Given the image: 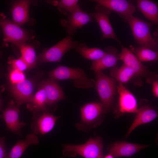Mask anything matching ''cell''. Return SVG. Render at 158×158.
I'll return each mask as SVG.
<instances>
[{
	"label": "cell",
	"instance_id": "obj_1",
	"mask_svg": "<svg viewBox=\"0 0 158 158\" xmlns=\"http://www.w3.org/2000/svg\"><path fill=\"white\" fill-rule=\"evenodd\" d=\"M124 19L129 24L135 42L138 45L157 51L158 41L152 37L151 32L153 23L133 15Z\"/></svg>",
	"mask_w": 158,
	"mask_h": 158
},
{
	"label": "cell",
	"instance_id": "obj_2",
	"mask_svg": "<svg viewBox=\"0 0 158 158\" xmlns=\"http://www.w3.org/2000/svg\"><path fill=\"white\" fill-rule=\"evenodd\" d=\"M48 75L50 78L56 80H73L74 86L77 88L87 89L95 86V80L89 78L84 70L79 68L59 65L48 72Z\"/></svg>",
	"mask_w": 158,
	"mask_h": 158
},
{
	"label": "cell",
	"instance_id": "obj_3",
	"mask_svg": "<svg viewBox=\"0 0 158 158\" xmlns=\"http://www.w3.org/2000/svg\"><path fill=\"white\" fill-rule=\"evenodd\" d=\"M103 147L101 138H90L83 144L64 145L63 154L69 157L78 154L85 158H103Z\"/></svg>",
	"mask_w": 158,
	"mask_h": 158
},
{
	"label": "cell",
	"instance_id": "obj_4",
	"mask_svg": "<svg viewBox=\"0 0 158 158\" xmlns=\"http://www.w3.org/2000/svg\"><path fill=\"white\" fill-rule=\"evenodd\" d=\"M96 80L95 86L98 93L104 112L111 108L116 93V80L102 71L95 72Z\"/></svg>",
	"mask_w": 158,
	"mask_h": 158
},
{
	"label": "cell",
	"instance_id": "obj_5",
	"mask_svg": "<svg viewBox=\"0 0 158 158\" xmlns=\"http://www.w3.org/2000/svg\"><path fill=\"white\" fill-rule=\"evenodd\" d=\"M79 43L73 40L72 37L68 35L38 55L37 61L40 63L60 62L66 53L71 49H75Z\"/></svg>",
	"mask_w": 158,
	"mask_h": 158
},
{
	"label": "cell",
	"instance_id": "obj_6",
	"mask_svg": "<svg viewBox=\"0 0 158 158\" xmlns=\"http://www.w3.org/2000/svg\"><path fill=\"white\" fill-rule=\"evenodd\" d=\"M0 25L4 33V44L11 42L15 44L30 40V36L28 32L4 17L0 19Z\"/></svg>",
	"mask_w": 158,
	"mask_h": 158
},
{
	"label": "cell",
	"instance_id": "obj_7",
	"mask_svg": "<svg viewBox=\"0 0 158 158\" xmlns=\"http://www.w3.org/2000/svg\"><path fill=\"white\" fill-rule=\"evenodd\" d=\"M112 11L104 6L97 4L95 11L89 13L98 23L102 32V40L111 39L120 42L116 35L109 19Z\"/></svg>",
	"mask_w": 158,
	"mask_h": 158
},
{
	"label": "cell",
	"instance_id": "obj_8",
	"mask_svg": "<svg viewBox=\"0 0 158 158\" xmlns=\"http://www.w3.org/2000/svg\"><path fill=\"white\" fill-rule=\"evenodd\" d=\"M68 15L67 19L61 20V23L66 28L68 35L71 36L74 35L77 29L93 21L90 14L83 11L80 7Z\"/></svg>",
	"mask_w": 158,
	"mask_h": 158
},
{
	"label": "cell",
	"instance_id": "obj_9",
	"mask_svg": "<svg viewBox=\"0 0 158 158\" xmlns=\"http://www.w3.org/2000/svg\"><path fill=\"white\" fill-rule=\"evenodd\" d=\"M34 84L31 80L25 79L16 84L11 85V91L17 106L29 103L33 97Z\"/></svg>",
	"mask_w": 158,
	"mask_h": 158
},
{
	"label": "cell",
	"instance_id": "obj_10",
	"mask_svg": "<svg viewBox=\"0 0 158 158\" xmlns=\"http://www.w3.org/2000/svg\"><path fill=\"white\" fill-rule=\"evenodd\" d=\"M121 50L118 54L119 59L133 73L135 76H144L147 75L148 70L147 67L143 65L128 49L123 46L121 42Z\"/></svg>",
	"mask_w": 158,
	"mask_h": 158
},
{
	"label": "cell",
	"instance_id": "obj_11",
	"mask_svg": "<svg viewBox=\"0 0 158 158\" xmlns=\"http://www.w3.org/2000/svg\"><path fill=\"white\" fill-rule=\"evenodd\" d=\"M59 118L46 111L41 114H35L31 125L33 133L36 135L48 133L53 129Z\"/></svg>",
	"mask_w": 158,
	"mask_h": 158
},
{
	"label": "cell",
	"instance_id": "obj_12",
	"mask_svg": "<svg viewBox=\"0 0 158 158\" xmlns=\"http://www.w3.org/2000/svg\"><path fill=\"white\" fill-rule=\"evenodd\" d=\"M92 1L100 4L111 11L118 13L124 19L132 16L136 6L125 0H93Z\"/></svg>",
	"mask_w": 158,
	"mask_h": 158
},
{
	"label": "cell",
	"instance_id": "obj_13",
	"mask_svg": "<svg viewBox=\"0 0 158 158\" xmlns=\"http://www.w3.org/2000/svg\"><path fill=\"white\" fill-rule=\"evenodd\" d=\"M20 111L13 100L11 101L3 113V118L8 129L16 135L21 134V128L25 123L20 122L19 115Z\"/></svg>",
	"mask_w": 158,
	"mask_h": 158
},
{
	"label": "cell",
	"instance_id": "obj_14",
	"mask_svg": "<svg viewBox=\"0 0 158 158\" xmlns=\"http://www.w3.org/2000/svg\"><path fill=\"white\" fill-rule=\"evenodd\" d=\"M119 95L118 113H135L137 110L136 99L123 84L119 83L117 86Z\"/></svg>",
	"mask_w": 158,
	"mask_h": 158
},
{
	"label": "cell",
	"instance_id": "obj_15",
	"mask_svg": "<svg viewBox=\"0 0 158 158\" xmlns=\"http://www.w3.org/2000/svg\"><path fill=\"white\" fill-rule=\"evenodd\" d=\"M105 54L100 59L93 61L90 69L95 72L102 71L106 69L115 67L119 58L118 51L115 47L110 46L105 48Z\"/></svg>",
	"mask_w": 158,
	"mask_h": 158
},
{
	"label": "cell",
	"instance_id": "obj_16",
	"mask_svg": "<svg viewBox=\"0 0 158 158\" xmlns=\"http://www.w3.org/2000/svg\"><path fill=\"white\" fill-rule=\"evenodd\" d=\"M39 86L43 88L46 93L47 106L53 105L66 98L63 90L56 80L50 78L43 80L39 84Z\"/></svg>",
	"mask_w": 158,
	"mask_h": 158
},
{
	"label": "cell",
	"instance_id": "obj_17",
	"mask_svg": "<svg viewBox=\"0 0 158 158\" xmlns=\"http://www.w3.org/2000/svg\"><path fill=\"white\" fill-rule=\"evenodd\" d=\"M122 142L113 143L109 150V154L114 157H130L141 150L150 146Z\"/></svg>",
	"mask_w": 158,
	"mask_h": 158
},
{
	"label": "cell",
	"instance_id": "obj_18",
	"mask_svg": "<svg viewBox=\"0 0 158 158\" xmlns=\"http://www.w3.org/2000/svg\"><path fill=\"white\" fill-rule=\"evenodd\" d=\"M135 113V117L127 133L126 138L137 127L150 122L158 116L157 112L147 105L142 106L138 109Z\"/></svg>",
	"mask_w": 158,
	"mask_h": 158
},
{
	"label": "cell",
	"instance_id": "obj_19",
	"mask_svg": "<svg viewBox=\"0 0 158 158\" xmlns=\"http://www.w3.org/2000/svg\"><path fill=\"white\" fill-rule=\"evenodd\" d=\"M103 112V107L101 103L86 104L80 109L81 121L83 123L90 124L97 121Z\"/></svg>",
	"mask_w": 158,
	"mask_h": 158
},
{
	"label": "cell",
	"instance_id": "obj_20",
	"mask_svg": "<svg viewBox=\"0 0 158 158\" xmlns=\"http://www.w3.org/2000/svg\"><path fill=\"white\" fill-rule=\"evenodd\" d=\"M30 5V1L28 0H20L13 3L11 13L14 23L19 25H22L29 20Z\"/></svg>",
	"mask_w": 158,
	"mask_h": 158
},
{
	"label": "cell",
	"instance_id": "obj_21",
	"mask_svg": "<svg viewBox=\"0 0 158 158\" xmlns=\"http://www.w3.org/2000/svg\"><path fill=\"white\" fill-rule=\"evenodd\" d=\"M39 140L36 135L28 134L26 139L18 140L8 154L6 158H20L26 149L31 145H37Z\"/></svg>",
	"mask_w": 158,
	"mask_h": 158
},
{
	"label": "cell",
	"instance_id": "obj_22",
	"mask_svg": "<svg viewBox=\"0 0 158 158\" xmlns=\"http://www.w3.org/2000/svg\"><path fill=\"white\" fill-rule=\"evenodd\" d=\"M136 8L152 23H158V6L155 2L148 0H137Z\"/></svg>",
	"mask_w": 158,
	"mask_h": 158
},
{
	"label": "cell",
	"instance_id": "obj_23",
	"mask_svg": "<svg viewBox=\"0 0 158 158\" xmlns=\"http://www.w3.org/2000/svg\"><path fill=\"white\" fill-rule=\"evenodd\" d=\"M40 88L27 105V108L35 114L40 112H46L47 110L46 93L43 88Z\"/></svg>",
	"mask_w": 158,
	"mask_h": 158
},
{
	"label": "cell",
	"instance_id": "obj_24",
	"mask_svg": "<svg viewBox=\"0 0 158 158\" xmlns=\"http://www.w3.org/2000/svg\"><path fill=\"white\" fill-rule=\"evenodd\" d=\"M75 49L84 58L92 61L100 59L106 53L99 48H89L84 42L79 43Z\"/></svg>",
	"mask_w": 158,
	"mask_h": 158
},
{
	"label": "cell",
	"instance_id": "obj_25",
	"mask_svg": "<svg viewBox=\"0 0 158 158\" xmlns=\"http://www.w3.org/2000/svg\"><path fill=\"white\" fill-rule=\"evenodd\" d=\"M15 45L19 49L21 57L28 65V69L35 68L36 64L37 56L33 47L26 42L19 43Z\"/></svg>",
	"mask_w": 158,
	"mask_h": 158
},
{
	"label": "cell",
	"instance_id": "obj_26",
	"mask_svg": "<svg viewBox=\"0 0 158 158\" xmlns=\"http://www.w3.org/2000/svg\"><path fill=\"white\" fill-rule=\"evenodd\" d=\"M141 61H157L158 53L149 48L142 46H130L129 49Z\"/></svg>",
	"mask_w": 158,
	"mask_h": 158
},
{
	"label": "cell",
	"instance_id": "obj_27",
	"mask_svg": "<svg viewBox=\"0 0 158 158\" xmlns=\"http://www.w3.org/2000/svg\"><path fill=\"white\" fill-rule=\"evenodd\" d=\"M110 75L115 80L122 84L127 83L135 76L133 71L123 63L119 68H112Z\"/></svg>",
	"mask_w": 158,
	"mask_h": 158
},
{
	"label": "cell",
	"instance_id": "obj_28",
	"mask_svg": "<svg viewBox=\"0 0 158 158\" xmlns=\"http://www.w3.org/2000/svg\"><path fill=\"white\" fill-rule=\"evenodd\" d=\"M77 0H60L53 1L51 4L57 6L59 10L65 15L72 13L80 7Z\"/></svg>",
	"mask_w": 158,
	"mask_h": 158
},
{
	"label": "cell",
	"instance_id": "obj_29",
	"mask_svg": "<svg viewBox=\"0 0 158 158\" xmlns=\"http://www.w3.org/2000/svg\"><path fill=\"white\" fill-rule=\"evenodd\" d=\"M8 76L11 85L17 84L26 79L23 72L13 68L10 71Z\"/></svg>",
	"mask_w": 158,
	"mask_h": 158
},
{
	"label": "cell",
	"instance_id": "obj_30",
	"mask_svg": "<svg viewBox=\"0 0 158 158\" xmlns=\"http://www.w3.org/2000/svg\"><path fill=\"white\" fill-rule=\"evenodd\" d=\"M8 63L11 65L12 68L22 72L28 69V65L21 57L17 59H11Z\"/></svg>",
	"mask_w": 158,
	"mask_h": 158
},
{
	"label": "cell",
	"instance_id": "obj_31",
	"mask_svg": "<svg viewBox=\"0 0 158 158\" xmlns=\"http://www.w3.org/2000/svg\"><path fill=\"white\" fill-rule=\"evenodd\" d=\"M8 154L4 137H0V158H6Z\"/></svg>",
	"mask_w": 158,
	"mask_h": 158
},
{
	"label": "cell",
	"instance_id": "obj_32",
	"mask_svg": "<svg viewBox=\"0 0 158 158\" xmlns=\"http://www.w3.org/2000/svg\"><path fill=\"white\" fill-rule=\"evenodd\" d=\"M152 92L154 96L156 97H158V81L156 80L153 81L152 83Z\"/></svg>",
	"mask_w": 158,
	"mask_h": 158
},
{
	"label": "cell",
	"instance_id": "obj_33",
	"mask_svg": "<svg viewBox=\"0 0 158 158\" xmlns=\"http://www.w3.org/2000/svg\"><path fill=\"white\" fill-rule=\"evenodd\" d=\"M1 90H0V110H1L2 108L4 103L3 101L1 100L0 97V94Z\"/></svg>",
	"mask_w": 158,
	"mask_h": 158
},
{
	"label": "cell",
	"instance_id": "obj_34",
	"mask_svg": "<svg viewBox=\"0 0 158 158\" xmlns=\"http://www.w3.org/2000/svg\"><path fill=\"white\" fill-rule=\"evenodd\" d=\"M103 158H114V157L111 154H109Z\"/></svg>",
	"mask_w": 158,
	"mask_h": 158
},
{
	"label": "cell",
	"instance_id": "obj_35",
	"mask_svg": "<svg viewBox=\"0 0 158 158\" xmlns=\"http://www.w3.org/2000/svg\"><path fill=\"white\" fill-rule=\"evenodd\" d=\"M61 158H63V157Z\"/></svg>",
	"mask_w": 158,
	"mask_h": 158
}]
</instances>
